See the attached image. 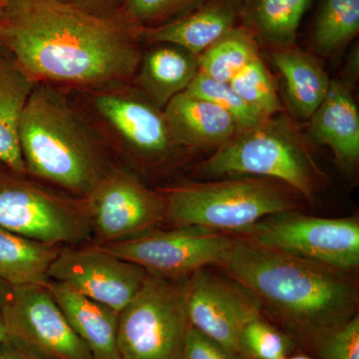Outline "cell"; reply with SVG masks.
<instances>
[{"label":"cell","mask_w":359,"mask_h":359,"mask_svg":"<svg viewBox=\"0 0 359 359\" xmlns=\"http://www.w3.org/2000/svg\"><path fill=\"white\" fill-rule=\"evenodd\" d=\"M139 29L65 0H0V45L35 81L119 85L136 74Z\"/></svg>","instance_id":"obj_1"},{"label":"cell","mask_w":359,"mask_h":359,"mask_svg":"<svg viewBox=\"0 0 359 359\" xmlns=\"http://www.w3.org/2000/svg\"><path fill=\"white\" fill-rule=\"evenodd\" d=\"M231 236L217 266L271 311L290 337L313 348L358 314V285L351 273Z\"/></svg>","instance_id":"obj_2"},{"label":"cell","mask_w":359,"mask_h":359,"mask_svg":"<svg viewBox=\"0 0 359 359\" xmlns=\"http://www.w3.org/2000/svg\"><path fill=\"white\" fill-rule=\"evenodd\" d=\"M26 172L70 192L88 196L104 176L91 137L54 90L33 89L20 125Z\"/></svg>","instance_id":"obj_3"},{"label":"cell","mask_w":359,"mask_h":359,"mask_svg":"<svg viewBox=\"0 0 359 359\" xmlns=\"http://www.w3.org/2000/svg\"><path fill=\"white\" fill-rule=\"evenodd\" d=\"M202 178L254 177L273 180L313 203L325 185L306 139L287 118L273 116L240 129L197 167Z\"/></svg>","instance_id":"obj_4"},{"label":"cell","mask_w":359,"mask_h":359,"mask_svg":"<svg viewBox=\"0 0 359 359\" xmlns=\"http://www.w3.org/2000/svg\"><path fill=\"white\" fill-rule=\"evenodd\" d=\"M292 191L254 177L186 184L168 192L165 209L178 226L235 233L271 215L295 210Z\"/></svg>","instance_id":"obj_5"},{"label":"cell","mask_w":359,"mask_h":359,"mask_svg":"<svg viewBox=\"0 0 359 359\" xmlns=\"http://www.w3.org/2000/svg\"><path fill=\"white\" fill-rule=\"evenodd\" d=\"M148 273L140 290L119 313L121 359H181L189 323L184 285Z\"/></svg>","instance_id":"obj_6"},{"label":"cell","mask_w":359,"mask_h":359,"mask_svg":"<svg viewBox=\"0 0 359 359\" xmlns=\"http://www.w3.org/2000/svg\"><path fill=\"white\" fill-rule=\"evenodd\" d=\"M233 235L346 273L359 266L355 217L320 218L290 210L266 217Z\"/></svg>","instance_id":"obj_7"},{"label":"cell","mask_w":359,"mask_h":359,"mask_svg":"<svg viewBox=\"0 0 359 359\" xmlns=\"http://www.w3.org/2000/svg\"><path fill=\"white\" fill-rule=\"evenodd\" d=\"M2 318L7 341L32 359H93L46 285L11 287Z\"/></svg>","instance_id":"obj_8"},{"label":"cell","mask_w":359,"mask_h":359,"mask_svg":"<svg viewBox=\"0 0 359 359\" xmlns=\"http://www.w3.org/2000/svg\"><path fill=\"white\" fill-rule=\"evenodd\" d=\"M0 171V228L46 244L76 243L89 231L86 217L74 205Z\"/></svg>","instance_id":"obj_9"},{"label":"cell","mask_w":359,"mask_h":359,"mask_svg":"<svg viewBox=\"0 0 359 359\" xmlns=\"http://www.w3.org/2000/svg\"><path fill=\"white\" fill-rule=\"evenodd\" d=\"M233 236L194 226L155 231L111 243L105 249L138 264L148 273L166 278L191 275L198 269L217 266L230 247Z\"/></svg>","instance_id":"obj_10"},{"label":"cell","mask_w":359,"mask_h":359,"mask_svg":"<svg viewBox=\"0 0 359 359\" xmlns=\"http://www.w3.org/2000/svg\"><path fill=\"white\" fill-rule=\"evenodd\" d=\"M184 301L191 327L242 356L241 332L263 311L254 295L229 276L224 278L205 266L191 273L184 285Z\"/></svg>","instance_id":"obj_11"},{"label":"cell","mask_w":359,"mask_h":359,"mask_svg":"<svg viewBox=\"0 0 359 359\" xmlns=\"http://www.w3.org/2000/svg\"><path fill=\"white\" fill-rule=\"evenodd\" d=\"M147 271L104 247L60 250L47 276L92 301L122 311L140 290Z\"/></svg>","instance_id":"obj_12"},{"label":"cell","mask_w":359,"mask_h":359,"mask_svg":"<svg viewBox=\"0 0 359 359\" xmlns=\"http://www.w3.org/2000/svg\"><path fill=\"white\" fill-rule=\"evenodd\" d=\"M87 197L92 223L108 244L142 235L166 216L164 198L125 172L104 174Z\"/></svg>","instance_id":"obj_13"},{"label":"cell","mask_w":359,"mask_h":359,"mask_svg":"<svg viewBox=\"0 0 359 359\" xmlns=\"http://www.w3.org/2000/svg\"><path fill=\"white\" fill-rule=\"evenodd\" d=\"M97 112L132 150L158 159L171 153L177 144L164 112L147 98L119 91H103L94 100Z\"/></svg>","instance_id":"obj_14"},{"label":"cell","mask_w":359,"mask_h":359,"mask_svg":"<svg viewBox=\"0 0 359 359\" xmlns=\"http://www.w3.org/2000/svg\"><path fill=\"white\" fill-rule=\"evenodd\" d=\"M309 138L332 149L335 161L346 171L359 160V113L351 82H330L325 100L309 120Z\"/></svg>","instance_id":"obj_15"},{"label":"cell","mask_w":359,"mask_h":359,"mask_svg":"<svg viewBox=\"0 0 359 359\" xmlns=\"http://www.w3.org/2000/svg\"><path fill=\"white\" fill-rule=\"evenodd\" d=\"M238 0H209L163 25L139 30L154 43L176 45L199 56L236 26Z\"/></svg>","instance_id":"obj_16"},{"label":"cell","mask_w":359,"mask_h":359,"mask_svg":"<svg viewBox=\"0 0 359 359\" xmlns=\"http://www.w3.org/2000/svg\"><path fill=\"white\" fill-rule=\"evenodd\" d=\"M163 112L175 143L183 147L218 149L238 131L226 111L187 91L175 96Z\"/></svg>","instance_id":"obj_17"},{"label":"cell","mask_w":359,"mask_h":359,"mask_svg":"<svg viewBox=\"0 0 359 359\" xmlns=\"http://www.w3.org/2000/svg\"><path fill=\"white\" fill-rule=\"evenodd\" d=\"M46 285L75 334L88 347L92 358L121 359L117 342V311L62 283L48 280Z\"/></svg>","instance_id":"obj_18"},{"label":"cell","mask_w":359,"mask_h":359,"mask_svg":"<svg viewBox=\"0 0 359 359\" xmlns=\"http://www.w3.org/2000/svg\"><path fill=\"white\" fill-rule=\"evenodd\" d=\"M37 82L11 54L0 53V166L25 175L20 144V125L23 111Z\"/></svg>","instance_id":"obj_19"},{"label":"cell","mask_w":359,"mask_h":359,"mask_svg":"<svg viewBox=\"0 0 359 359\" xmlns=\"http://www.w3.org/2000/svg\"><path fill=\"white\" fill-rule=\"evenodd\" d=\"M271 58L283 78L292 114L308 122L325 100L332 79L318 59L297 45L271 49Z\"/></svg>","instance_id":"obj_20"},{"label":"cell","mask_w":359,"mask_h":359,"mask_svg":"<svg viewBox=\"0 0 359 359\" xmlns=\"http://www.w3.org/2000/svg\"><path fill=\"white\" fill-rule=\"evenodd\" d=\"M142 55L137 81L146 98L164 109L175 96L186 91L199 73L198 56L173 44L156 43Z\"/></svg>","instance_id":"obj_21"},{"label":"cell","mask_w":359,"mask_h":359,"mask_svg":"<svg viewBox=\"0 0 359 359\" xmlns=\"http://www.w3.org/2000/svg\"><path fill=\"white\" fill-rule=\"evenodd\" d=\"M313 0H238V18L269 49L294 46Z\"/></svg>","instance_id":"obj_22"},{"label":"cell","mask_w":359,"mask_h":359,"mask_svg":"<svg viewBox=\"0 0 359 359\" xmlns=\"http://www.w3.org/2000/svg\"><path fill=\"white\" fill-rule=\"evenodd\" d=\"M60 250L0 228V280L11 287L46 285Z\"/></svg>","instance_id":"obj_23"},{"label":"cell","mask_w":359,"mask_h":359,"mask_svg":"<svg viewBox=\"0 0 359 359\" xmlns=\"http://www.w3.org/2000/svg\"><path fill=\"white\" fill-rule=\"evenodd\" d=\"M259 56V42L244 26H235L198 56L199 72L219 82H230Z\"/></svg>","instance_id":"obj_24"},{"label":"cell","mask_w":359,"mask_h":359,"mask_svg":"<svg viewBox=\"0 0 359 359\" xmlns=\"http://www.w3.org/2000/svg\"><path fill=\"white\" fill-rule=\"evenodd\" d=\"M359 0H321L313 36V50L330 56L358 34Z\"/></svg>","instance_id":"obj_25"},{"label":"cell","mask_w":359,"mask_h":359,"mask_svg":"<svg viewBox=\"0 0 359 359\" xmlns=\"http://www.w3.org/2000/svg\"><path fill=\"white\" fill-rule=\"evenodd\" d=\"M229 83L250 107L264 117L283 112L275 79L261 56L250 61Z\"/></svg>","instance_id":"obj_26"},{"label":"cell","mask_w":359,"mask_h":359,"mask_svg":"<svg viewBox=\"0 0 359 359\" xmlns=\"http://www.w3.org/2000/svg\"><path fill=\"white\" fill-rule=\"evenodd\" d=\"M294 342L263 314L252 318L240 334V351L245 359H285L292 354Z\"/></svg>","instance_id":"obj_27"},{"label":"cell","mask_w":359,"mask_h":359,"mask_svg":"<svg viewBox=\"0 0 359 359\" xmlns=\"http://www.w3.org/2000/svg\"><path fill=\"white\" fill-rule=\"evenodd\" d=\"M186 91L226 111L237 124L238 130L250 128L269 118L250 107L228 82L217 81L200 72Z\"/></svg>","instance_id":"obj_28"},{"label":"cell","mask_w":359,"mask_h":359,"mask_svg":"<svg viewBox=\"0 0 359 359\" xmlns=\"http://www.w3.org/2000/svg\"><path fill=\"white\" fill-rule=\"evenodd\" d=\"M207 0H125L118 18L137 29L163 25Z\"/></svg>","instance_id":"obj_29"},{"label":"cell","mask_w":359,"mask_h":359,"mask_svg":"<svg viewBox=\"0 0 359 359\" xmlns=\"http://www.w3.org/2000/svg\"><path fill=\"white\" fill-rule=\"evenodd\" d=\"M320 359H359V316L335 328L313 347Z\"/></svg>","instance_id":"obj_30"},{"label":"cell","mask_w":359,"mask_h":359,"mask_svg":"<svg viewBox=\"0 0 359 359\" xmlns=\"http://www.w3.org/2000/svg\"><path fill=\"white\" fill-rule=\"evenodd\" d=\"M181 359H245L189 327Z\"/></svg>","instance_id":"obj_31"},{"label":"cell","mask_w":359,"mask_h":359,"mask_svg":"<svg viewBox=\"0 0 359 359\" xmlns=\"http://www.w3.org/2000/svg\"><path fill=\"white\" fill-rule=\"evenodd\" d=\"M65 1L81 7L90 13L108 16L106 13L107 9L112 8L115 4H121L122 7L125 0H65Z\"/></svg>","instance_id":"obj_32"},{"label":"cell","mask_w":359,"mask_h":359,"mask_svg":"<svg viewBox=\"0 0 359 359\" xmlns=\"http://www.w3.org/2000/svg\"><path fill=\"white\" fill-rule=\"evenodd\" d=\"M0 359H32L8 341H0Z\"/></svg>","instance_id":"obj_33"},{"label":"cell","mask_w":359,"mask_h":359,"mask_svg":"<svg viewBox=\"0 0 359 359\" xmlns=\"http://www.w3.org/2000/svg\"><path fill=\"white\" fill-rule=\"evenodd\" d=\"M11 287L6 283L0 280V341H7L6 330H4V318H2V311H4V304H6L7 297H8Z\"/></svg>","instance_id":"obj_34"},{"label":"cell","mask_w":359,"mask_h":359,"mask_svg":"<svg viewBox=\"0 0 359 359\" xmlns=\"http://www.w3.org/2000/svg\"><path fill=\"white\" fill-rule=\"evenodd\" d=\"M285 359H316L311 358V356L309 355H302V354H290V355L287 356Z\"/></svg>","instance_id":"obj_35"},{"label":"cell","mask_w":359,"mask_h":359,"mask_svg":"<svg viewBox=\"0 0 359 359\" xmlns=\"http://www.w3.org/2000/svg\"><path fill=\"white\" fill-rule=\"evenodd\" d=\"M4 49L2 48L1 45H0V53H1V52L4 51Z\"/></svg>","instance_id":"obj_36"}]
</instances>
